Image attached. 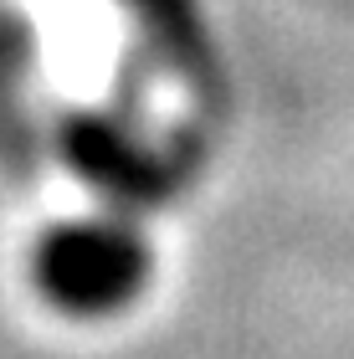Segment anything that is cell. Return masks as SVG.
Segmentation results:
<instances>
[{
  "instance_id": "1",
  "label": "cell",
  "mask_w": 354,
  "mask_h": 359,
  "mask_svg": "<svg viewBox=\"0 0 354 359\" xmlns=\"http://www.w3.org/2000/svg\"><path fill=\"white\" fill-rule=\"evenodd\" d=\"M154 252L149 236L128 216H67L52 231H41L36 257H31V277L52 298L62 313H118L134 292L149 283Z\"/></svg>"
}]
</instances>
